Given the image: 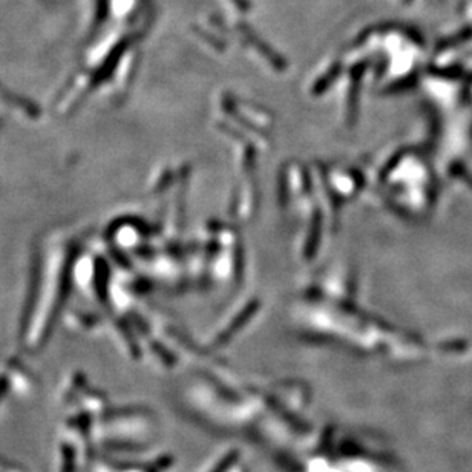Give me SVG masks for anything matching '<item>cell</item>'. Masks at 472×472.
I'll return each mask as SVG.
<instances>
[{
    "label": "cell",
    "mask_w": 472,
    "mask_h": 472,
    "mask_svg": "<svg viewBox=\"0 0 472 472\" xmlns=\"http://www.w3.org/2000/svg\"><path fill=\"white\" fill-rule=\"evenodd\" d=\"M71 460H73V454L69 452V454H68V461L71 463ZM66 469H68V472H71V465H68V466H66ZM66 469H65V471H66Z\"/></svg>",
    "instance_id": "6da1fadb"
}]
</instances>
